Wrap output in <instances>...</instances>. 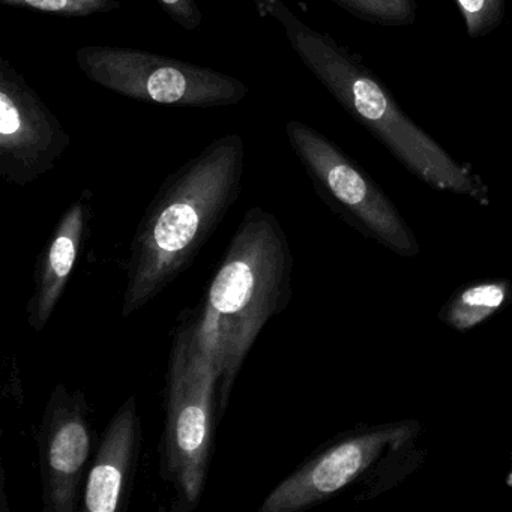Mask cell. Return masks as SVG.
I'll return each instance as SVG.
<instances>
[{
	"label": "cell",
	"mask_w": 512,
	"mask_h": 512,
	"mask_svg": "<svg viewBox=\"0 0 512 512\" xmlns=\"http://www.w3.org/2000/svg\"><path fill=\"white\" fill-rule=\"evenodd\" d=\"M245 142L215 139L167 176L134 233L125 265L124 319L169 289L199 256L242 193Z\"/></svg>",
	"instance_id": "1"
},
{
	"label": "cell",
	"mask_w": 512,
	"mask_h": 512,
	"mask_svg": "<svg viewBox=\"0 0 512 512\" xmlns=\"http://www.w3.org/2000/svg\"><path fill=\"white\" fill-rule=\"evenodd\" d=\"M292 278V248L280 221L260 206L248 209L193 313L217 370L220 419L260 332L292 301Z\"/></svg>",
	"instance_id": "2"
},
{
	"label": "cell",
	"mask_w": 512,
	"mask_h": 512,
	"mask_svg": "<svg viewBox=\"0 0 512 512\" xmlns=\"http://www.w3.org/2000/svg\"><path fill=\"white\" fill-rule=\"evenodd\" d=\"M260 16L280 23L302 64L340 106L364 125L413 176L437 191L490 205V191L470 164L460 163L403 112L382 80L328 34L302 22L284 0H251Z\"/></svg>",
	"instance_id": "3"
},
{
	"label": "cell",
	"mask_w": 512,
	"mask_h": 512,
	"mask_svg": "<svg viewBox=\"0 0 512 512\" xmlns=\"http://www.w3.org/2000/svg\"><path fill=\"white\" fill-rule=\"evenodd\" d=\"M422 431L416 419L350 428L275 485L259 512L304 511L353 487L361 490V500L374 499L421 466Z\"/></svg>",
	"instance_id": "4"
},
{
	"label": "cell",
	"mask_w": 512,
	"mask_h": 512,
	"mask_svg": "<svg viewBox=\"0 0 512 512\" xmlns=\"http://www.w3.org/2000/svg\"><path fill=\"white\" fill-rule=\"evenodd\" d=\"M161 478L175 491V509L194 511L205 493L218 416V376L197 337L193 316L173 337L164 388Z\"/></svg>",
	"instance_id": "5"
},
{
	"label": "cell",
	"mask_w": 512,
	"mask_h": 512,
	"mask_svg": "<svg viewBox=\"0 0 512 512\" xmlns=\"http://www.w3.org/2000/svg\"><path fill=\"white\" fill-rule=\"evenodd\" d=\"M76 62L101 88L142 103L212 109L236 106L250 92L245 83L229 74L146 50L80 47Z\"/></svg>",
	"instance_id": "6"
},
{
	"label": "cell",
	"mask_w": 512,
	"mask_h": 512,
	"mask_svg": "<svg viewBox=\"0 0 512 512\" xmlns=\"http://www.w3.org/2000/svg\"><path fill=\"white\" fill-rule=\"evenodd\" d=\"M286 136L314 190L335 214L398 256H418L415 233L397 206L340 146L296 119L286 122Z\"/></svg>",
	"instance_id": "7"
},
{
	"label": "cell",
	"mask_w": 512,
	"mask_h": 512,
	"mask_svg": "<svg viewBox=\"0 0 512 512\" xmlns=\"http://www.w3.org/2000/svg\"><path fill=\"white\" fill-rule=\"evenodd\" d=\"M61 119L10 59L0 58V178L28 187L55 169L70 148Z\"/></svg>",
	"instance_id": "8"
},
{
	"label": "cell",
	"mask_w": 512,
	"mask_h": 512,
	"mask_svg": "<svg viewBox=\"0 0 512 512\" xmlns=\"http://www.w3.org/2000/svg\"><path fill=\"white\" fill-rule=\"evenodd\" d=\"M43 512L80 511L94 448L88 398L56 383L37 431Z\"/></svg>",
	"instance_id": "9"
},
{
	"label": "cell",
	"mask_w": 512,
	"mask_h": 512,
	"mask_svg": "<svg viewBox=\"0 0 512 512\" xmlns=\"http://www.w3.org/2000/svg\"><path fill=\"white\" fill-rule=\"evenodd\" d=\"M142 446L137 397L130 395L116 410L98 443L86 475L80 511H127Z\"/></svg>",
	"instance_id": "10"
},
{
	"label": "cell",
	"mask_w": 512,
	"mask_h": 512,
	"mask_svg": "<svg viewBox=\"0 0 512 512\" xmlns=\"http://www.w3.org/2000/svg\"><path fill=\"white\" fill-rule=\"evenodd\" d=\"M92 199L91 190L82 191L59 218L38 256L34 290L26 305V320L34 332H43L49 325L73 277L80 251L88 238Z\"/></svg>",
	"instance_id": "11"
},
{
	"label": "cell",
	"mask_w": 512,
	"mask_h": 512,
	"mask_svg": "<svg viewBox=\"0 0 512 512\" xmlns=\"http://www.w3.org/2000/svg\"><path fill=\"white\" fill-rule=\"evenodd\" d=\"M512 302V283L503 278L473 281L460 287L443 305L439 320L457 332L472 331Z\"/></svg>",
	"instance_id": "12"
},
{
	"label": "cell",
	"mask_w": 512,
	"mask_h": 512,
	"mask_svg": "<svg viewBox=\"0 0 512 512\" xmlns=\"http://www.w3.org/2000/svg\"><path fill=\"white\" fill-rule=\"evenodd\" d=\"M356 19L388 28L412 26L418 17L416 0H331Z\"/></svg>",
	"instance_id": "13"
},
{
	"label": "cell",
	"mask_w": 512,
	"mask_h": 512,
	"mask_svg": "<svg viewBox=\"0 0 512 512\" xmlns=\"http://www.w3.org/2000/svg\"><path fill=\"white\" fill-rule=\"evenodd\" d=\"M0 5L67 17V19L110 14L121 8V2L118 0H0Z\"/></svg>",
	"instance_id": "14"
},
{
	"label": "cell",
	"mask_w": 512,
	"mask_h": 512,
	"mask_svg": "<svg viewBox=\"0 0 512 512\" xmlns=\"http://www.w3.org/2000/svg\"><path fill=\"white\" fill-rule=\"evenodd\" d=\"M455 5L472 40L487 37L502 25L505 16V0H455Z\"/></svg>",
	"instance_id": "15"
},
{
	"label": "cell",
	"mask_w": 512,
	"mask_h": 512,
	"mask_svg": "<svg viewBox=\"0 0 512 512\" xmlns=\"http://www.w3.org/2000/svg\"><path fill=\"white\" fill-rule=\"evenodd\" d=\"M167 16L185 31L193 32L202 26L203 14L196 0H157Z\"/></svg>",
	"instance_id": "16"
},
{
	"label": "cell",
	"mask_w": 512,
	"mask_h": 512,
	"mask_svg": "<svg viewBox=\"0 0 512 512\" xmlns=\"http://www.w3.org/2000/svg\"><path fill=\"white\" fill-rule=\"evenodd\" d=\"M511 460H512V457H511Z\"/></svg>",
	"instance_id": "17"
}]
</instances>
